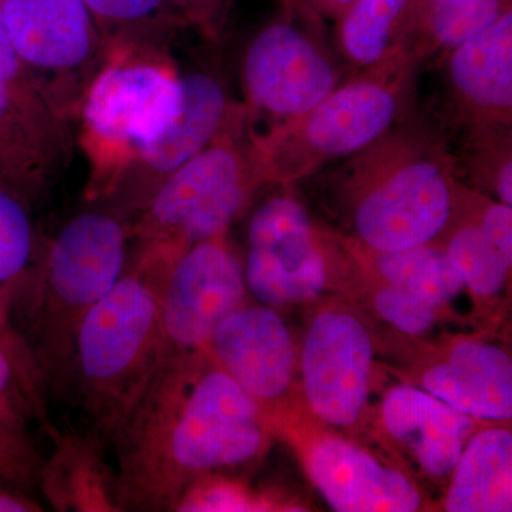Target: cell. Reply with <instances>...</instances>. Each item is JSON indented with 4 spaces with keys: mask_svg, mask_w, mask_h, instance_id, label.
<instances>
[{
    "mask_svg": "<svg viewBox=\"0 0 512 512\" xmlns=\"http://www.w3.org/2000/svg\"><path fill=\"white\" fill-rule=\"evenodd\" d=\"M265 439L258 404L208 350L161 360L109 437L120 511H175L194 481L249 463Z\"/></svg>",
    "mask_w": 512,
    "mask_h": 512,
    "instance_id": "1",
    "label": "cell"
},
{
    "mask_svg": "<svg viewBox=\"0 0 512 512\" xmlns=\"http://www.w3.org/2000/svg\"><path fill=\"white\" fill-rule=\"evenodd\" d=\"M338 165L333 174L352 201L363 247L397 252L439 239L453 210L457 160L430 121L409 116Z\"/></svg>",
    "mask_w": 512,
    "mask_h": 512,
    "instance_id": "2",
    "label": "cell"
},
{
    "mask_svg": "<svg viewBox=\"0 0 512 512\" xmlns=\"http://www.w3.org/2000/svg\"><path fill=\"white\" fill-rule=\"evenodd\" d=\"M141 245L119 281L84 316L74 342L66 390L72 387L93 433L104 440L157 369L161 293L181 251L164 244Z\"/></svg>",
    "mask_w": 512,
    "mask_h": 512,
    "instance_id": "3",
    "label": "cell"
},
{
    "mask_svg": "<svg viewBox=\"0 0 512 512\" xmlns=\"http://www.w3.org/2000/svg\"><path fill=\"white\" fill-rule=\"evenodd\" d=\"M131 227L117 211L90 210L50 239L10 315V328L35 360L47 392H64L77 330L119 281Z\"/></svg>",
    "mask_w": 512,
    "mask_h": 512,
    "instance_id": "4",
    "label": "cell"
},
{
    "mask_svg": "<svg viewBox=\"0 0 512 512\" xmlns=\"http://www.w3.org/2000/svg\"><path fill=\"white\" fill-rule=\"evenodd\" d=\"M76 119L92 161L90 200L110 197L143 148L170 127L181 107V74L148 40L109 42Z\"/></svg>",
    "mask_w": 512,
    "mask_h": 512,
    "instance_id": "5",
    "label": "cell"
},
{
    "mask_svg": "<svg viewBox=\"0 0 512 512\" xmlns=\"http://www.w3.org/2000/svg\"><path fill=\"white\" fill-rule=\"evenodd\" d=\"M421 63L404 53L355 72L295 123L254 143L266 184L288 185L355 156L410 116Z\"/></svg>",
    "mask_w": 512,
    "mask_h": 512,
    "instance_id": "6",
    "label": "cell"
},
{
    "mask_svg": "<svg viewBox=\"0 0 512 512\" xmlns=\"http://www.w3.org/2000/svg\"><path fill=\"white\" fill-rule=\"evenodd\" d=\"M262 184L261 158L239 104L220 136L151 192L130 225L131 237L178 249L224 237Z\"/></svg>",
    "mask_w": 512,
    "mask_h": 512,
    "instance_id": "7",
    "label": "cell"
},
{
    "mask_svg": "<svg viewBox=\"0 0 512 512\" xmlns=\"http://www.w3.org/2000/svg\"><path fill=\"white\" fill-rule=\"evenodd\" d=\"M241 74V106L254 143L301 119L346 77L325 20L296 0H279L275 18L249 42Z\"/></svg>",
    "mask_w": 512,
    "mask_h": 512,
    "instance_id": "8",
    "label": "cell"
},
{
    "mask_svg": "<svg viewBox=\"0 0 512 512\" xmlns=\"http://www.w3.org/2000/svg\"><path fill=\"white\" fill-rule=\"evenodd\" d=\"M3 22L37 90L57 116L76 119L106 59V37L83 0H0Z\"/></svg>",
    "mask_w": 512,
    "mask_h": 512,
    "instance_id": "9",
    "label": "cell"
},
{
    "mask_svg": "<svg viewBox=\"0 0 512 512\" xmlns=\"http://www.w3.org/2000/svg\"><path fill=\"white\" fill-rule=\"evenodd\" d=\"M224 237L175 255L161 293L158 363L207 350L222 320L245 305L244 269Z\"/></svg>",
    "mask_w": 512,
    "mask_h": 512,
    "instance_id": "10",
    "label": "cell"
},
{
    "mask_svg": "<svg viewBox=\"0 0 512 512\" xmlns=\"http://www.w3.org/2000/svg\"><path fill=\"white\" fill-rule=\"evenodd\" d=\"M244 276L252 295L271 308L309 301L325 288V249L292 195H275L252 214Z\"/></svg>",
    "mask_w": 512,
    "mask_h": 512,
    "instance_id": "11",
    "label": "cell"
},
{
    "mask_svg": "<svg viewBox=\"0 0 512 512\" xmlns=\"http://www.w3.org/2000/svg\"><path fill=\"white\" fill-rule=\"evenodd\" d=\"M372 363V339L360 320L320 313L302 352L303 386L316 416L332 426H353L369 397Z\"/></svg>",
    "mask_w": 512,
    "mask_h": 512,
    "instance_id": "12",
    "label": "cell"
},
{
    "mask_svg": "<svg viewBox=\"0 0 512 512\" xmlns=\"http://www.w3.org/2000/svg\"><path fill=\"white\" fill-rule=\"evenodd\" d=\"M181 90L183 99L177 117L157 140L137 154L113 192L131 185L124 202H130L137 214L157 185L210 146L237 113L239 104L231 103L224 84L210 73L181 76Z\"/></svg>",
    "mask_w": 512,
    "mask_h": 512,
    "instance_id": "13",
    "label": "cell"
},
{
    "mask_svg": "<svg viewBox=\"0 0 512 512\" xmlns=\"http://www.w3.org/2000/svg\"><path fill=\"white\" fill-rule=\"evenodd\" d=\"M47 389L35 360L10 326H0V485L32 497L42 453L35 427L47 431Z\"/></svg>",
    "mask_w": 512,
    "mask_h": 512,
    "instance_id": "14",
    "label": "cell"
},
{
    "mask_svg": "<svg viewBox=\"0 0 512 512\" xmlns=\"http://www.w3.org/2000/svg\"><path fill=\"white\" fill-rule=\"evenodd\" d=\"M441 62L450 120L460 130H512V10L451 49Z\"/></svg>",
    "mask_w": 512,
    "mask_h": 512,
    "instance_id": "15",
    "label": "cell"
},
{
    "mask_svg": "<svg viewBox=\"0 0 512 512\" xmlns=\"http://www.w3.org/2000/svg\"><path fill=\"white\" fill-rule=\"evenodd\" d=\"M66 124L36 89L0 80V183L37 201L66 156Z\"/></svg>",
    "mask_w": 512,
    "mask_h": 512,
    "instance_id": "16",
    "label": "cell"
},
{
    "mask_svg": "<svg viewBox=\"0 0 512 512\" xmlns=\"http://www.w3.org/2000/svg\"><path fill=\"white\" fill-rule=\"evenodd\" d=\"M207 350L258 406L278 399L291 384L292 336L271 306L244 305L232 312L215 329Z\"/></svg>",
    "mask_w": 512,
    "mask_h": 512,
    "instance_id": "17",
    "label": "cell"
},
{
    "mask_svg": "<svg viewBox=\"0 0 512 512\" xmlns=\"http://www.w3.org/2000/svg\"><path fill=\"white\" fill-rule=\"evenodd\" d=\"M309 470L313 484L335 511L419 510V491L402 473L346 441L325 439L316 444Z\"/></svg>",
    "mask_w": 512,
    "mask_h": 512,
    "instance_id": "18",
    "label": "cell"
},
{
    "mask_svg": "<svg viewBox=\"0 0 512 512\" xmlns=\"http://www.w3.org/2000/svg\"><path fill=\"white\" fill-rule=\"evenodd\" d=\"M384 426L406 447L426 473L444 477L453 473L466 439L474 427L467 414L458 412L429 392L396 387L382 406Z\"/></svg>",
    "mask_w": 512,
    "mask_h": 512,
    "instance_id": "19",
    "label": "cell"
},
{
    "mask_svg": "<svg viewBox=\"0 0 512 512\" xmlns=\"http://www.w3.org/2000/svg\"><path fill=\"white\" fill-rule=\"evenodd\" d=\"M53 450L43 458L39 490L57 511H120L116 471L106 461L99 434L62 433L55 426L46 431Z\"/></svg>",
    "mask_w": 512,
    "mask_h": 512,
    "instance_id": "20",
    "label": "cell"
},
{
    "mask_svg": "<svg viewBox=\"0 0 512 512\" xmlns=\"http://www.w3.org/2000/svg\"><path fill=\"white\" fill-rule=\"evenodd\" d=\"M423 382L427 392L473 419H511L512 362L495 346L460 343L447 363L427 370Z\"/></svg>",
    "mask_w": 512,
    "mask_h": 512,
    "instance_id": "21",
    "label": "cell"
},
{
    "mask_svg": "<svg viewBox=\"0 0 512 512\" xmlns=\"http://www.w3.org/2000/svg\"><path fill=\"white\" fill-rule=\"evenodd\" d=\"M419 0H355L333 23L343 62L360 72L394 56H413Z\"/></svg>",
    "mask_w": 512,
    "mask_h": 512,
    "instance_id": "22",
    "label": "cell"
},
{
    "mask_svg": "<svg viewBox=\"0 0 512 512\" xmlns=\"http://www.w3.org/2000/svg\"><path fill=\"white\" fill-rule=\"evenodd\" d=\"M446 510L507 512L512 510V436L487 430L468 441L453 470Z\"/></svg>",
    "mask_w": 512,
    "mask_h": 512,
    "instance_id": "23",
    "label": "cell"
},
{
    "mask_svg": "<svg viewBox=\"0 0 512 512\" xmlns=\"http://www.w3.org/2000/svg\"><path fill=\"white\" fill-rule=\"evenodd\" d=\"M508 10L512 0H419L413 56L421 64L436 57L441 60Z\"/></svg>",
    "mask_w": 512,
    "mask_h": 512,
    "instance_id": "24",
    "label": "cell"
},
{
    "mask_svg": "<svg viewBox=\"0 0 512 512\" xmlns=\"http://www.w3.org/2000/svg\"><path fill=\"white\" fill-rule=\"evenodd\" d=\"M30 205L0 183V326H9L13 306L46 244L37 234Z\"/></svg>",
    "mask_w": 512,
    "mask_h": 512,
    "instance_id": "25",
    "label": "cell"
},
{
    "mask_svg": "<svg viewBox=\"0 0 512 512\" xmlns=\"http://www.w3.org/2000/svg\"><path fill=\"white\" fill-rule=\"evenodd\" d=\"M434 242L397 252H373L377 272L389 285L416 293L440 308L453 301L464 284L444 247Z\"/></svg>",
    "mask_w": 512,
    "mask_h": 512,
    "instance_id": "26",
    "label": "cell"
},
{
    "mask_svg": "<svg viewBox=\"0 0 512 512\" xmlns=\"http://www.w3.org/2000/svg\"><path fill=\"white\" fill-rule=\"evenodd\" d=\"M444 251L464 286L480 296H493L504 288L512 256L487 234L478 214L451 231Z\"/></svg>",
    "mask_w": 512,
    "mask_h": 512,
    "instance_id": "27",
    "label": "cell"
},
{
    "mask_svg": "<svg viewBox=\"0 0 512 512\" xmlns=\"http://www.w3.org/2000/svg\"><path fill=\"white\" fill-rule=\"evenodd\" d=\"M512 130L464 131L463 157L471 175L493 190L497 201L512 207Z\"/></svg>",
    "mask_w": 512,
    "mask_h": 512,
    "instance_id": "28",
    "label": "cell"
},
{
    "mask_svg": "<svg viewBox=\"0 0 512 512\" xmlns=\"http://www.w3.org/2000/svg\"><path fill=\"white\" fill-rule=\"evenodd\" d=\"M99 23L107 43L146 40V33L178 23L168 0H83Z\"/></svg>",
    "mask_w": 512,
    "mask_h": 512,
    "instance_id": "29",
    "label": "cell"
},
{
    "mask_svg": "<svg viewBox=\"0 0 512 512\" xmlns=\"http://www.w3.org/2000/svg\"><path fill=\"white\" fill-rule=\"evenodd\" d=\"M268 505L239 484L204 476L194 481L181 495L175 511L244 512L265 511Z\"/></svg>",
    "mask_w": 512,
    "mask_h": 512,
    "instance_id": "30",
    "label": "cell"
},
{
    "mask_svg": "<svg viewBox=\"0 0 512 512\" xmlns=\"http://www.w3.org/2000/svg\"><path fill=\"white\" fill-rule=\"evenodd\" d=\"M377 312L400 332L417 336L427 332L436 322L439 308L416 293L389 285L377 293Z\"/></svg>",
    "mask_w": 512,
    "mask_h": 512,
    "instance_id": "31",
    "label": "cell"
},
{
    "mask_svg": "<svg viewBox=\"0 0 512 512\" xmlns=\"http://www.w3.org/2000/svg\"><path fill=\"white\" fill-rule=\"evenodd\" d=\"M178 23L194 26L208 39L224 32L232 0H168Z\"/></svg>",
    "mask_w": 512,
    "mask_h": 512,
    "instance_id": "32",
    "label": "cell"
},
{
    "mask_svg": "<svg viewBox=\"0 0 512 512\" xmlns=\"http://www.w3.org/2000/svg\"><path fill=\"white\" fill-rule=\"evenodd\" d=\"M0 80L12 84V86L30 87V89L37 90L35 82L10 40L5 22H3L2 5H0Z\"/></svg>",
    "mask_w": 512,
    "mask_h": 512,
    "instance_id": "33",
    "label": "cell"
},
{
    "mask_svg": "<svg viewBox=\"0 0 512 512\" xmlns=\"http://www.w3.org/2000/svg\"><path fill=\"white\" fill-rule=\"evenodd\" d=\"M326 23H335L355 0H296Z\"/></svg>",
    "mask_w": 512,
    "mask_h": 512,
    "instance_id": "34",
    "label": "cell"
},
{
    "mask_svg": "<svg viewBox=\"0 0 512 512\" xmlns=\"http://www.w3.org/2000/svg\"><path fill=\"white\" fill-rule=\"evenodd\" d=\"M43 508L29 495L0 485V512H36Z\"/></svg>",
    "mask_w": 512,
    "mask_h": 512,
    "instance_id": "35",
    "label": "cell"
}]
</instances>
